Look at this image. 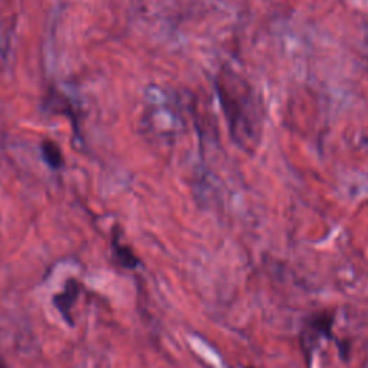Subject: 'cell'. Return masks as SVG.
<instances>
[{
	"label": "cell",
	"mask_w": 368,
	"mask_h": 368,
	"mask_svg": "<svg viewBox=\"0 0 368 368\" xmlns=\"http://www.w3.org/2000/svg\"><path fill=\"white\" fill-rule=\"evenodd\" d=\"M216 91L230 134L239 144H248L258 133V101L249 84L229 68L216 77Z\"/></svg>",
	"instance_id": "1"
},
{
	"label": "cell",
	"mask_w": 368,
	"mask_h": 368,
	"mask_svg": "<svg viewBox=\"0 0 368 368\" xmlns=\"http://www.w3.org/2000/svg\"><path fill=\"white\" fill-rule=\"evenodd\" d=\"M332 327H334V314L324 311V313H317L313 314L310 318H306L305 327L301 332V347L303 350V355L306 360H311L314 347L317 343L325 336L329 339L332 334Z\"/></svg>",
	"instance_id": "2"
},
{
	"label": "cell",
	"mask_w": 368,
	"mask_h": 368,
	"mask_svg": "<svg viewBox=\"0 0 368 368\" xmlns=\"http://www.w3.org/2000/svg\"><path fill=\"white\" fill-rule=\"evenodd\" d=\"M112 247H114V256L115 261L119 266H124L129 269H133L138 265V258L134 255V252L130 249V247L127 244H121L119 240L117 237H114L112 242Z\"/></svg>",
	"instance_id": "3"
},
{
	"label": "cell",
	"mask_w": 368,
	"mask_h": 368,
	"mask_svg": "<svg viewBox=\"0 0 368 368\" xmlns=\"http://www.w3.org/2000/svg\"><path fill=\"white\" fill-rule=\"evenodd\" d=\"M42 152H44L45 162L52 169H59L60 166H63V163H64L63 152H60V148L53 141H44Z\"/></svg>",
	"instance_id": "4"
},
{
	"label": "cell",
	"mask_w": 368,
	"mask_h": 368,
	"mask_svg": "<svg viewBox=\"0 0 368 368\" xmlns=\"http://www.w3.org/2000/svg\"><path fill=\"white\" fill-rule=\"evenodd\" d=\"M249 368H251V367H249Z\"/></svg>",
	"instance_id": "5"
}]
</instances>
